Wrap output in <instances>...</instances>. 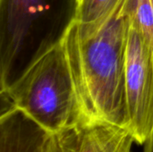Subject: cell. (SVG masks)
I'll return each instance as SVG.
<instances>
[{
    "label": "cell",
    "instance_id": "11",
    "mask_svg": "<svg viewBox=\"0 0 153 152\" xmlns=\"http://www.w3.org/2000/svg\"><path fill=\"white\" fill-rule=\"evenodd\" d=\"M77 1H79V0H75V2H77Z\"/></svg>",
    "mask_w": 153,
    "mask_h": 152
},
{
    "label": "cell",
    "instance_id": "2",
    "mask_svg": "<svg viewBox=\"0 0 153 152\" xmlns=\"http://www.w3.org/2000/svg\"><path fill=\"white\" fill-rule=\"evenodd\" d=\"M1 110L14 107L51 134L86 122L61 39L1 90Z\"/></svg>",
    "mask_w": 153,
    "mask_h": 152
},
{
    "label": "cell",
    "instance_id": "9",
    "mask_svg": "<svg viewBox=\"0 0 153 152\" xmlns=\"http://www.w3.org/2000/svg\"><path fill=\"white\" fill-rule=\"evenodd\" d=\"M43 152H61L57 138L56 134H51L48 140V142L45 146Z\"/></svg>",
    "mask_w": 153,
    "mask_h": 152
},
{
    "label": "cell",
    "instance_id": "10",
    "mask_svg": "<svg viewBox=\"0 0 153 152\" xmlns=\"http://www.w3.org/2000/svg\"><path fill=\"white\" fill-rule=\"evenodd\" d=\"M143 152H153V128L143 144Z\"/></svg>",
    "mask_w": 153,
    "mask_h": 152
},
{
    "label": "cell",
    "instance_id": "1",
    "mask_svg": "<svg viewBox=\"0 0 153 152\" xmlns=\"http://www.w3.org/2000/svg\"><path fill=\"white\" fill-rule=\"evenodd\" d=\"M129 28L126 0H120L96 21L81 22L73 18L60 37L85 121L128 129L126 60Z\"/></svg>",
    "mask_w": 153,
    "mask_h": 152
},
{
    "label": "cell",
    "instance_id": "7",
    "mask_svg": "<svg viewBox=\"0 0 153 152\" xmlns=\"http://www.w3.org/2000/svg\"><path fill=\"white\" fill-rule=\"evenodd\" d=\"M130 22L145 41L153 59V0H126Z\"/></svg>",
    "mask_w": 153,
    "mask_h": 152
},
{
    "label": "cell",
    "instance_id": "4",
    "mask_svg": "<svg viewBox=\"0 0 153 152\" xmlns=\"http://www.w3.org/2000/svg\"><path fill=\"white\" fill-rule=\"evenodd\" d=\"M45 0H0V87H7L27 36Z\"/></svg>",
    "mask_w": 153,
    "mask_h": 152
},
{
    "label": "cell",
    "instance_id": "8",
    "mask_svg": "<svg viewBox=\"0 0 153 152\" xmlns=\"http://www.w3.org/2000/svg\"><path fill=\"white\" fill-rule=\"evenodd\" d=\"M120 0H79L75 2L74 19L81 22L96 21L110 11Z\"/></svg>",
    "mask_w": 153,
    "mask_h": 152
},
{
    "label": "cell",
    "instance_id": "6",
    "mask_svg": "<svg viewBox=\"0 0 153 152\" xmlns=\"http://www.w3.org/2000/svg\"><path fill=\"white\" fill-rule=\"evenodd\" d=\"M50 135L14 107L0 114V152H43Z\"/></svg>",
    "mask_w": 153,
    "mask_h": 152
},
{
    "label": "cell",
    "instance_id": "5",
    "mask_svg": "<svg viewBox=\"0 0 153 152\" xmlns=\"http://www.w3.org/2000/svg\"><path fill=\"white\" fill-rule=\"evenodd\" d=\"M61 152H132L134 138L127 128L86 121L56 134Z\"/></svg>",
    "mask_w": 153,
    "mask_h": 152
},
{
    "label": "cell",
    "instance_id": "3",
    "mask_svg": "<svg viewBox=\"0 0 153 152\" xmlns=\"http://www.w3.org/2000/svg\"><path fill=\"white\" fill-rule=\"evenodd\" d=\"M126 92L128 129L135 142L143 145L153 128V59L140 32L131 22L126 47Z\"/></svg>",
    "mask_w": 153,
    "mask_h": 152
}]
</instances>
